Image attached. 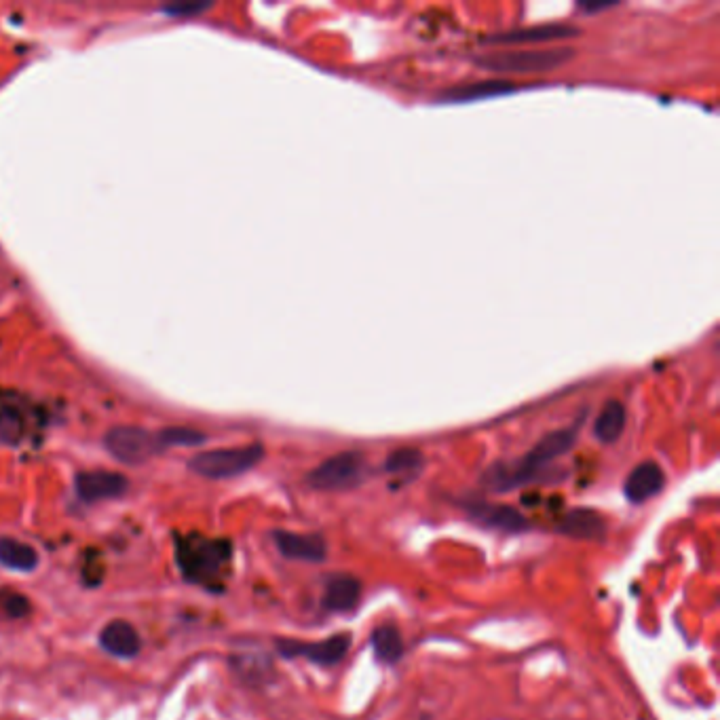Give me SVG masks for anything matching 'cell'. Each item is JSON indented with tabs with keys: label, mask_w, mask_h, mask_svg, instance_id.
<instances>
[{
	"label": "cell",
	"mask_w": 720,
	"mask_h": 720,
	"mask_svg": "<svg viewBox=\"0 0 720 720\" xmlns=\"http://www.w3.org/2000/svg\"><path fill=\"white\" fill-rule=\"evenodd\" d=\"M575 442L577 429H558L547 433L520 461L495 463L488 467L482 476V486L492 492H509L526 484H535L537 480L547 478V467L560 459L562 454L571 452Z\"/></svg>",
	"instance_id": "1"
},
{
	"label": "cell",
	"mask_w": 720,
	"mask_h": 720,
	"mask_svg": "<svg viewBox=\"0 0 720 720\" xmlns=\"http://www.w3.org/2000/svg\"><path fill=\"white\" fill-rule=\"evenodd\" d=\"M174 545L178 568L188 583L214 592L222 590L233 558V543L229 539H210L191 533L174 535Z\"/></svg>",
	"instance_id": "2"
},
{
	"label": "cell",
	"mask_w": 720,
	"mask_h": 720,
	"mask_svg": "<svg viewBox=\"0 0 720 720\" xmlns=\"http://www.w3.org/2000/svg\"><path fill=\"white\" fill-rule=\"evenodd\" d=\"M575 60V49H522V51H495L476 58L484 70L499 74H539L562 68Z\"/></svg>",
	"instance_id": "3"
},
{
	"label": "cell",
	"mask_w": 720,
	"mask_h": 720,
	"mask_svg": "<svg viewBox=\"0 0 720 720\" xmlns=\"http://www.w3.org/2000/svg\"><path fill=\"white\" fill-rule=\"evenodd\" d=\"M264 457L260 444L199 452L188 461V469L207 480H229L254 469Z\"/></svg>",
	"instance_id": "4"
},
{
	"label": "cell",
	"mask_w": 720,
	"mask_h": 720,
	"mask_svg": "<svg viewBox=\"0 0 720 720\" xmlns=\"http://www.w3.org/2000/svg\"><path fill=\"white\" fill-rule=\"evenodd\" d=\"M366 461L362 452H340L317 465L309 476L307 484L315 490H349L364 482Z\"/></svg>",
	"instance_id": "5"
},
{
	"label": "cell",
	"mask_w": 720,
	"mask_h": 720,
	"mask_svg": "<svg viewBox=\"0 0 720 720\" xmlns=\"http://www.w3.org/2000/svg\"><path fill=\"white\" fill-rule=\"evenodd\" d=\"M106 450L125 465H140L161 450L159 438L140 427H115L104 438Z\"/></svg>",
	"instance_id": "6"
},
{
	"label": "cell",
	"mask_w": 720,
	"mask_h": 720,
	"mask_svg": "<svg viewBox=\"0 0 720 720\" xmlns=\"http://www.w3.org/2000/svg\"><path fill=\"white\" fill-rule=\"evenodd\" d=\"M351 647V636L349 634H336L332 638L319 640V642H302L292 638H277L275 649L281 657L296 659L302 657L311 663H317L321 668H332L336 663L345 659L347 651Z\"/></svg>",
	"instance_id": "7"
},
{
	"label": "cell",
	"mask_w": 720,
	"mask_h": 720,
	"mask_svg": "<svg viewBox=\"0 0 720 720\" xmlns=\"http://www.w3.org/2000/svg\"><path fill=\"white\" fill-rule=\"evenodd\" d=\"M465 511L473 522H478L484 528L503 530V533H524V530L533 526L526 520V516H522L518 509L509 507V505H495V503H486V501H467Z\"/></svg>",
	"instance_id": "8"
},
{
	"label": "cell",
	"mask_w": 720,
	"mask_h": 720,
	"mask_svg": "<svg viewBox=\"0 0 720 720\" xmlns=\"http://www.w3.org/2000/svg\"><path fill=\"white\" fill-rule=\"evenodd\" d=\"M273 541L279 554L288 560L319 564L328 558V543L319 533H290V530H275Z\"/></svg>",
	"instance_id": "9"
},
{
	"label": "cell",
	"mask_w": 720,
	"mask_h": 720,
	"mask_svg": "<svg viewBox=\"0 0 720 720\" xmlns=\"http://www.w3.org/2000/svg\"><path fill=\"white\" fill-rule=\"evenodd\" d=\"M74 488H77L81 501L98 503L123 497L129 488V480L115 471H83L74 480Z\"/></svg>",
	"instance_id": "10"
},
{
	"label": "cell",
	"mask_w": 720,
	"mask_h": 720,
	"mask_svg": "<svg viewBox=\"0 0 720 720\" xmlns=\"http://www.w3.org/2000/svg\"><path fill=\"white\" fill-rule=\"evenodd\" d=\"M663 486H666V473H663V469L653 461H644L636 465L630 471V476L625 478L623 495L630 503L640 505L657 497Z\"/></svg>",
	"instance_id": "11"
},
{
	"label": "cell",
	"mask_w": 720,
	"mask_h": 720,
	"mask_svg": "<svg viewBox=\"0 0 720 720\" xmlns=\"http://www.w3.org/2000/svg\"><path fill=\"white\" fill-rule=\"evenodd\" d=\"M581 30L571 24H543V26H528L520 30H511L503 34H495L486 39L488 45H526V43H547V41H562L579 36Z\"/></svg>",
	"instance_id": "12"
},
{
	"label": "cell",
	"mask_w": 720,
	"mask_h": 720,
	"mask_svg": "<svg viewBox=\"0 0 720 720\" xmlns=\"http://www.w3.org/2000/svg\"><path fill=\"white\" fill-rule=\"evenodd\" d=\"M100 644L108 655L119 659H134L142 649L138 630L123 619H115L104 625L100 632Z\"/></svg>",
	"instance_id": "13"
},
{
	"label": "cell",
	"mask_w": 720,
	"mask_h": 720,
	"mask_svg": "<svg viewBox=\"0 0 720 720\" xmlns=\"http://www.w3.org/2000/svg\"><path fill=\"white\" fill-rule=\"evenodd\" d=\"M362 598V583L353 575H332L326 583L321 604L330 613H349Z\"/></svg>",
	"instance_id": "14"
},
{
	"label": "cell",
	"mask_w": 720,
	"mask_h": 720,
	"mask_svg": "<svg viewBox=\"0 0 720 720\" xmlns=\"http://www.w3.org/2000/svg\"><path fill=\"white\" fill-rule=\"evenodd\" d=\"M604 520L600 518V514L592 509H571L560 518V522L556 524V530L560 535L573 537V539H602L604 535Z\"/></svg>",
	"instance_id": "15"
},
{
	"label": "cell",
	"mask_w": 720,
	"mask_h": 720,
	"mask_svg": "<svg viewBox=\"0 0 720 720\" xmlns=\"http://www.w3.org/2000/svg\"><path fill=\"white\" fill-rule=\"evenodd\" d=\"M0 564L9 571L30 573L39 564V554L36 549L24 541H17L13 537H0Z\"/></svg>",
	"instance_id": "16"
},
{
	"label": "cell",
	"mask_w": 720,
	"mask_h": 720,
	"mask_svg": "<svg viewBox=\"0 0 720 720\" xmlns=\"http://www.w3.org/2000/svg\"><path fill=\"white\" fill-rule=\"evenodd\" d=\"M370 644H372L376 661L385 663V666H393V663H397L404 657L402 634L391 623H385V625H381V628H376L372 632Z\"/></svg>",
	"instance_id": "17"
},
{
	"label": "cell",
	"mask_w": 720,
	"mask_h": 720,
	"mask_svg": "<svg viewBox=\"0 0 720 720\" xmlns=\"http://www.w3.org/2000/svg\"><path fill=\"white\" fill-rule=\"evenodd\" d=\"M625 421H628L625 406L617 400L606 402V406L600 410L598 419L594 423L596 440L602 444H615L625 429Z\"/></svg>",
	"instance_id": "18"
},
{
	"label": "cell",
	"mask_w": 720,
	"mask_h": 720,
	"mask_svg": "<svg viewBox=\"0 0 720 720\" xmlns=\"http://www.w3.org/2000/svg\"><path fill=\"white\" fill-rule=\"evenodd\" d=\"M516 87L503 83V81H490V83H476V85H467V87H457L446 91L444 100L448 102H473V100H482V98H497V96H505V93H514Z\"/></svg>",
	"instance_id": "19"
},
{
	"label": "cell",
	"mask_w": 720,
	"mask_h": 720,
	"mask_svg": "<svg viewBox=\"0 0 720 720\" xmlns=\"http://www.w3.org/2000/svg\"><path fill=\"white\" fill-rule=\"evenodd\" d=\"M233 672L239 676V680L248 682V685L256 687L260 682H267L271 674V661L267 657H256V655H235L231 659Z\"/></svg>",
	"instance_id": "20"
},
{
	"label": "cell",
	"mask_w": 720,
	"mask_h": 720,
	"mask_svg": "<svg viewBox=\"0 0 720 720\" xmlns=\"http://www.w3.org/2000/svg\"><path fill=\"white\" fill-rule=\"evenodd\" d=\"M425 465V457L421 450L416 448H400V450H393L383 469L387 473H391V476H414V473H419Z\"/></svg>",
	"instance_id": "21"
},
{
	"label": "cell",
	"mask_w": 720,
	"mask_h": 720,
	"mask_svg": "<svg viewBox=\"0 0 720 720\" xmlns=\"http://www.w3.org/2000/svg\"><path fill=\"white\" fill-rule=\"evenodd\" d=\"M161 448H169V446H197L205 442V435L201 431L195 429H186V427H169L157 433Z\"/></svg>",
	"instance_id": "22"
},
{
	"label": "cell",
	"mask_w": 720,
	"mask_h": 720,
	"mask_svg": "<svg viewBox=\"0 0 720 720\" xmlns=\"http://www.w3.org/2000/svg\"><path fill=\"white\" fill-rule=\"evenodd\" d=\"M32 611L30 600L13 590H0V615L5 619H24Z\"/></svg>",
	"instance_id": "23"
},
{
	"label": "cell",
	"mask_w": 720,
	"mask_h": 720,
	"mask_svg": "<svg viewBox=\"0 0 720 720\" xmlns=\"http://www.w3.org/2000/svg\"><path fill=\"white\" fill-rule=\"evenodd\" d=\"M22 419L15 412H0V442L17 444L22 440Z\"/></svg>",
	"instance_id": "24"
},
{
	"label": "cell",
	"mask_w": 720,
	"mask_h": 720,
	"mask_svg": "<svg viewBox=\"0 0 720 720\" xmlns=\"http://www.w3.org/2000/svg\"><path fill=\"white\" fill-rule=\"evenodd\" d=\"M210 3H182V5H169L163 7V13L172 15V17H184V15H197L210 9Z\"/></svg>",
	"instance_id": "25"
},
{
	"label": "cell",
	"mask_w": 720,
	"mask_h": 720,
	"mask_svg": "<svg viewBox=\"0 0 720 720\" xmlns=\"http://www.w3.org/2000/svg\"><path fill=\"white\" fill-rule=\"evenodd\" d=\"M617 3H581L579 7L585 11V13H590V15H594V13H600V11H609V9H613Z\"/></svg>",
	"instance_id": "26"
}]
</instances>
